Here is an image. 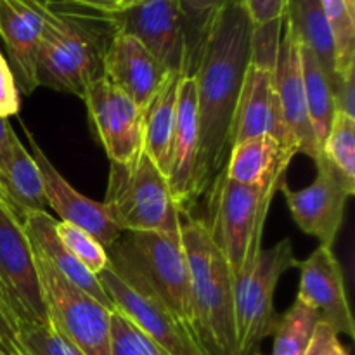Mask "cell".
I'll return each instance as SVG.
<instances>
[{
    "mask_svg": "<svg viewBox=\"0 0 355 355\" xmlns=\"http://www.w3.org/2000/svg\"><path fill=\"white\" fill-rule=\"evenodd\" d=\"M253 30L241 0H231L215 17L193 73L200 121V196L227 165L236 106L253 58Z\"/></svg>",
    "mask_w": 355,
    "mask_h": 355,
    "instance_id": "1",
    "label": "cell"
},
{
    "mask_svg": "<svg viewBox=\"0 0 355 355\" xmlns=\"http://www.w3.org/2000/svg\"><path fill=\"white\" fill-rule=\"evenodd\" d=\"M44 14L37 49L38 87L85 96L103 76V61L116 33L113 14L78 6L68 0L40 3Z\"/></svg>",
    "mask_w": 355,
    "mask_h": 355,
    "instance_id": "2",
    "label": "cell"
},
{
    "mask_svg": "<svg viewBox=\"0 0 355 355\" xmlns=\"http://www.w3.org/2000/svg\"><path fill=\"white\" fill-rule=\"evenodd\" d=\"M180 243L191 286V326L208 355H239L236 335L234 276L208 224L180 215Z\"/></svg>",
    "mask_w": 355,
    "mask_h": 355,
    "instance_id": "3",
    "label": "cell"
},
{
    "mask_svg": "<svg viewBox=\"0 0 355 355\" xmlns=\"http://www.w3.org/2000/svg\"><path fill=\"white\" fill-rule=\"evenodd\" d=\"M104 207L123 232L180 236V211L168 179L146 151L127 163L110 166Z\"/></svg>",
    "mask_w": 355,
    "mask_h": 355,
    "instance_id": "4",
    "label": "cell"
},
{
    "mask_svg": "<svg viewBox=\"0 0 355 355\" xmlns=\"http://www.w3.org/2000/svg\"><path fill=\"white\" fill-rule=\"evenodd\" d=\"M284 182L286 179L267 186H243L220 173L211 186L214 220L208 229L234 277L245 272L262 252L267 214Z\"/></svg>",
    "mask_w": 355,
    "mask_h": 355,
    "instance_id": "5",
    "label": "cell"
},
{
    "mask_svg": "<svg viewBox=\"0 0 355 355\" xmlns=\"http://www.w3.org/2000/svg\"><path fill=\"white\" fill-rule=\"evenodd\" d=\"M107 255L111 266L141 281L166 309L191 326L189 270L180 236L123 232Z\"/></svg>",
    "mask_w": 355,
    "mask_h": 355,
    "instance_id": "6",
    "label": "cell"
},
{
    "mask_svg": "<svg viewBox=\"0 0 355 355\" xmlns=\"http://www.w3.org/2000/svg\"><path fill=\"white\" fill-rule=\"evenodd\" d=\"M300 266L290 239L259 253L255 262L243 274L234 277L236 335L239 355L257 354L259 347L276 329L277 312L274 293L281 276Z\"/></svg>",
    "mask_w": 355,
    "mask_h": 355,
    "instance_id": "7",
    "label": "cell"
},
{
    "mask_svg": "<svg viewBox=\"0 0 355 355\" xmlns=\"http://www.w3.org/2000/svg\"><path fill=\"white\" fill-rule=\"evenodd\" d=\"M35 266L49 319L59 331L85 355H111L110 309L66 279L38 252Z\"/></svg>",
    "mask_w": 355,
    "mask_h": 355,
    "instance_id": "8",
    "label": "cell"
},
{
    "mask_svg": "<svg viewBox=\"0 0 355 355\" xmlns=\"http://www.w3.org/2000/svg\"><path fill=\"white\" fill-rule=\"evenodd\" d=\"M97 277L114 309L128 315L163 352L168 355H208L191 326L166 309L141 281L111 263Z\"/></svg>",
    "mask_w": 355,
    "mask_h": 355,
    "instance_id": "9",
    "label": "cell"
},
{
    "mask_svg": "<svg viewBox=\"0 0 355 355\" xmlns=\"http://www.w3.org/2000/svg\"><path fill=\"white\" fill-rule=\"evenodd\" d=\"M116 30L137 38L166 73L193 75L189 31L177 0H139L113 12Z\"/></svg>",
    "mask_w": 355,
    "mask_h": 355,
    "instance_id": "10",
    "label": "cell"
},
{
    "mask_svg": "<svg viewBox=\"0 0 355 355\" xmlns=\"http://www.w3.org/2000/svg\"><path fill=\"white\" fill-rule=\"evenodd\" d=\"M0 300L14 322H47L35 252L19 218L0 200Z\"/></svg>",
    "mask_w": 355,
    "mask_h": 355,
    "instance_id": "11",
    "label": "cell"
},
{
    "mask_svg": "<svg viewBox=\"0 0 355 355\" xmlns=\"http://www.w3.org/2000/svg\"><path fill=\"white\" fill-rule=\"evenodd\" d=\"M83 101L110 162L127 163L144 151V111L123 90L99 76Z\"/></svg>",
    "mask_w": 355,
    "mask_h": 355,
    "instance_id": "12",
    "label": "cell"
},
{
    "mask_svg": "<svg viewBox=\"0 0 355 355\" xmlns=\"http://www.w3.org/2000/svg\"><path fill=\"white\" fill-rule=\"evenodd\" d=\"M318 177L311 186L293 191L286 182L281 193L286 198L295 224L309 236H314L322 246L333 248L343 225L345 207L355 194V186L347 182L322 156L315 159Z\"/></svg>",
    "mask_w": 355,
    "mask_h": 355,
    "instance_id": "13",
    "label": "cell"
},
{
    "mask_svg": "<svg viewBox=\"0 0 355 355\" xmlns=\"http://www.w3.org/2000/svg\"><path fill=\"white\" fill-rule=\"evenodd\" d=\"M274 64L252 59L243 80L232 123V146L257 135H270L283 148L298 155L295 139L284 121L274 87Z\"/></svg>",
    "mask_w": 355,
    "mask_h": 355,
    "instance_id": "14",
    "label": "cell"
},
{
    "mask_svg": "<svg viewBox=\"0 0 355 355\" xmlns=\"http://www.w3.org/2000/svg\"><path fill=\"white\" fill-rule=\"evenodd\" d=\"M24 134L30 142L31 156L40 168L49 208H52L61 217V220L83 229L90 236H94L104 248L110 250L121 238L123 231L118 227L104 203L90 200L78 193L45 156V153L35 141L33 134L28 128H24Z\"/></svg>",
    "mask_w": 355,
    "mask_h": 355,
    "instance_id": "15",
    "label": "cell"
},
{
    "mask_svg": "<svg viewBox=\"0 0 355 355\" xmlns=\"http://www.w3.org/2000/svg\"><path fill=\"white\" fill-rule=\"evenodd\" d=\"M200 121L194 76H182L179 87L177 121L170 151L168 186L180 214H189L191 205L200 198Z\"/></svg>",
    "mask_w": 355,
    "mask_h": 355,
    "instance_id": "16",
    "label": "cell"
},
{
    "mask_svg": "<svg viewBox=\"0 0 355 355\" xmlns=\"http://www.w3.org/2000/svg\"><path fill=\"white\" fill-rule=\"evenodd\" d=\"M298 267L302 270V277L297 300L314 309L319 314V321L331 326L338 335L355 338L345 277L333 248L321 245Z\"/></svg>",
    "mask_w": 355,
    "mask_h": 355,
    "instance_id": "17",
    "label": "cell"
},
{
    "mask_svg": "<svg viewBox=\"0 0 355 355\" xmlns=\"http://www.w3.org/2000/svg\"><path fill=\"white\" fill-rule=\"evenodd\" d=\"M283 35L277 45L274 59V87L279 97L284 121L295 139L298 153H304L311 159H318L319 148L309 120L307 101H305L304 71H302L300 40L284 21Z\"/></svg>",
    "mask_w": 355,
    "mask_h": 355,
    "instance_id": "18",
    "label": "cell"
},
{
    "mask_svg": "<svg viewBox=\"0 0 355 355\" xmlns=\"http://www.w3.org/2000/svg\"><path fill=\"white\" fill-rule=\"evenodd\" d=\"M42 2L35 0H0V37L9 54V68L16 87L31 96L37 82V49L40 42L44 14Z\"/></svg>",
    "mask_w": 355,
    "mask_h": 355,
    "instance_id": "19",
    "label": "cell"
},
{
    "mask_svg": "<svg viewBox=\"0 0 355 355\" xmlns=\"http://www.w3.org/2000/svg\"><path fill=\"white\" fill-rule=\"evenodd\" d=\"M103 76L146 111L166 71L137 38L116 31L104 54Z\"/></svg>",
    "mask_w": 355,
    "mask_h": 355,
    "instance_id": "20",
    "label": "cell"
},
{
    "mask_svg": "<svg viewBox=\"0 0 355 355\" xmlns=\"http://www.w3.org/2000/svg\"><path fill=\"white\" fill-rule=\"evenodd\" d=\"M55 222L58 220H54L49 211H28L21 217V224L35 252L40 253L58 272H61L75 286L96 298L106 309L114 311L113 302L104 291L99 277L87 270L58 238Z\"/></svg>",
    "mask_w": 355,
    "mask_h": 355,
    "instance_id": "21",
    "label": "cell"
},
{
    "mask_svg": "<svg viewBox=\"0 0 355 355\" xmlns=\"http://www.w3.org/2000/svg\"><path fill=\"white\" fill-rule=\"evenodd\" d=\"M293 158L295 153L270 135H257L232 146L222 173L243 186H267L284 180Z\"/></svg>",
    "mask_w": 355,
    "mask_h": 355,
    "instance_id": "22",
    "label": "cell"
},
{
    "mask_svg": "<svg viewBox=\"0 0 355 355\" xmlns=\"http://www.w3.org/2000/svg\"><path fill=\"white\" fill-rule=\"evenodd\" d=\"M180 80L179 73H166L155 99L144 111V151L165 175H168Z\"/></svg>",
    "mask_w": 355,
    "mask_h": 355,
    "instance_id": "23",
    "label": "cell"
},
{
    "mask_svg": "<svg viewBox=\"0 0 355 355\" xmlns=\"http://www.w3.org/2000/svg\"><path fill=\"white\" fill-rule=\"evenodd\" d=\"M3 201L21 220L28 211H47L40 168L33 156L17 139L2 175Z\"/></svg>",
    "mask_w": 355,
    "mask_h": 355,
    "instance_id": "24",
    "label": "cell"
},
{
    "mask_svg": "<svg viewBox=\"0 0 355 355\" xmlns=\"http://www.w3.org/2000/svg\"><path fill=\"white\" fill-rule=\"evenodd\" d=\"M284 21L295 31L298 40L314 52L333 89L336 78L335 44L321 0H288Z\"/></svg>",
    "mask_w": 355,
    "mask_h": 355,
    "instance_id": "25",
    "label": "cell"
},
{
    "mask_svg": "<svg viewBox=\"0 0 355 355\" xmlns=\"http://www.w3.org/2000/svg\"><path fill=\"white\" fill-rule=\"evenodd\" d=\"M302 55V71H304V87L305 101H307L309 120H311L312 132H314L315 142H318L319 155H321L322 144L329 132L333 114H335V104H333V89L328 75L322 69L321 62L318 61L314 52L300 42Z\"/></svg>",
    "mask_w": 355,
    "mask_h": 355,
    "instance_id": "26",
    "label": "cell"
},
{
    "mask_svg": "<svg viewBox=\"0 0 355 355\" xmlns=\"http://www.w3.org/2000/svg\"><path fill=\"white\" fill-rule=\"evenodd\" d=\"M318 322L319 314L314 309L307 307L300 300L295 302L277 318L272 355H305Z\"/></svg>",
    "mask_w": 355,
    "mask_h": 355,
    "instance_id": "27",
    "label": "cell"
},
{
    "mask_svg": "<svg viewBox=\"0 0 355 355\" xmlns=\"http://www.w3.org/2000/svg\"><path fill=\"white\" fill-rule=\"evenodd\" d=\"M319 156H322L347 182L355 186V118L343 113L333 114Z\"/></svg>",
    "mask_w": 355,
    "mask_h": 355,
    "instance_id": "28",
    "label": "cell"
},
{
    "mask_svg": "<svg viewBox=\"0 0 355 355\" xmlns=\"http://www.w3.org/2000/svg\"><path fill=\"white\" fill-rule=\"evenodd\" d=\"M326 21L335 44V69L338 73L355 68V12L345 0H321Z\"/></svg>",
    "mask_w": 355,
    "mask_h": 355,
    "instance_id": "29",
    "label": "cell"
},
{
    "mask_svg": "<svg viewBox=\"0 0 355 355\" xmlns=\"http://www.w3.org/2000/svg\"><path fill=\"white\" fill-rule=\"evenodd\" d=\"M16 342L26 355H85L51 319L47 322H17Z\"/></svg>",
    "mask_w": 355,
    "mask_h": 355,
    "instance_id": "30",
    "label": "cell"
},
{
    "mask_svg": "<svg viewBox=\"0 0 355 355\" xmlns=\"http://www.w3.org/2000/svg\"><path fill=\"white\" fill-rule=\"evenodd\" d=\"M55 234L61 239L62 245L71 252V255L94 276H99L111 263L107 250L83 229L76 227L69 222L58 220L55 222Z\"/></svg>",
    "mask_w": 355,
    "mask_h": 355,
    "instance_id": "31",
    "label": "cell"
},
{
    "mask_svg": "<svg viewBox=\"0 0 355 355\" xmlns=\"http://www.w3.org/2000/svg\"><path fill=\"white\" fill-rule=\"evenodd\" d=\"M110 347L111 355H168L118 309L111 311Z\"/></svg>",
    "mask_w": 355,
    "mask_h": 355,
    "instance_id": "32",
    "label": "cell"
},
{
    "mask_svg": "<svg viewBox=\"0 0 355 355\" xmlns=\"http://www.w3.org/2000/svg\"><path fill=\"white\" fill-rule=\"evenodd\" d=\"M177 2H179L187 24V31H189V44L191 51H193L194 64H198L201 49H203L215 17L220 14V10L231 0H177Z\"/></svg>",
    "mask_w": 355,
    "mask_h": 355,
    "instance_id": "33",
    "label": "cell"
},
{
    "mask_svg": "<svg viewBox=\"0 0 355 355\" xmlns=\"http://www.w3.org/2000/svg\"><path fill=\"white\" fill-rule=\"evenodd\" d=\"M286 2L288 0H241L253 26H263L284 19Z\"/></svg>",
    "mask_w": 355,
    "mask_h": 355,
    "instance_id": "34",
    "label": "cell"
},
{
    "mask_svg": "<svg viewBox=\"0 0 355 355\" xmlns=\"http://www.w3.org/2000/svg\"><path fill=\"white\" fill-rule=\"evenodd\" d=\"M333 104L335 113L355 118V68L336 75L333 83Z\"/></svg>",
    "mask_w": 355,
    "mask_h": 355,
    "instance_id": "35",
    "label": "cell"
},
{
    "mask_svg": "<svg viewBox=\"0 0 355 355\" xmlns=\"http://www.w3.org/2000/svg\"><path fill=\"white\" fill-rule=\"evenodd\" d=\"M19 111V90L7 59L0 52V116L9 118Z\"/></svg>",
    "mask_w": 355,
    "mask_h": 355,
    "instance_id": "36",
    "label": "cell"
},
{
    "mask_svg": "<svg viewBox=\"0 0 355 355\" xmlns=\"http://www.w3.org/2000/svg\"><path fill=\"white\" fill-rule=\"evenodd\" d=\"M305 355H349L338 340V333L326 322L319 321Z\"/></svg>",
    "mask_w": 355,
    "mask_h": 355,
    "instance_id": "37",
    "label": "cell"
},
{
    "mask_svg": "<svg viewBox=\"0 0 355 355\" xmlns=\"http://www.w3.org/2000/svg\"><path fill=\"white\" fill-rule=\"evenodd\" d=\"M16 132L12 130V127L9 125L7 118L0 116V194H2V201H3V191H2V175L3 170H6L7 162H9L10 151H12L14 142L17 141ZM6 203V201H3Z\"/></svg>",
    "mask_w": 355,
    "mask_h": 355,
    "instance_id": "38",
    "label": "cell"
},
{
    "mask_svg": "<svg viewBox=\"0 0 355 355\" xmlns=\"http://www.w3.org/2000/svg\"><path fill=\"white\" fill-rule=\"evenodd\" d=\"M16 340V322L12 315L6 309V305L0 302V342L9 343Z\"/></svg>",
    "mask_w": 355,
    "mask_h": 355,
    "instance_id": "39",
    "label": "cell"
},
{
    "mask_svg": "<svg viewBox=\"0 0 355 355\" xmlns=\"http://www.w3.org/2000/svg\"><path fill=\"white\" fill-rule=\"evenodd\" d=\"M68 2L78 3V6L90 7V9L103 10V12H118L125 7L123 0H68Z\"/></svg>",
    "mask_w": 355,
    "mask_h": 355,
    "instance_id": "40",
    "label": "cell"
},
{
    "mask_svg": "<svg viewBox=\"0 0 355 355\" xmlns=\"http://www.w3.org/2000/svg\"><path fill=\"white\" fill-rule=\"evenodd\" d=\"M0 355H26V354L23 352V349H21V347L17 345L16 340H14V342H9V343L0 342Z\"/></svg>",
    "mask_w": 355,
    "mask_h": 355,
    "instance_id": "41",
    "label": "cell"
},
{
    "mask_svg": "<svg viewBox=\"0 0 355 355\" xmlns=\"http://www.w3.org/2000/svg\"><path fill=\"white\" fill-rule=\"evenodd\" d=\"M345 2H347V6L350 7V10L355 12V0H345Z\"/></svg>",
    "mask_w": 355,
    "mask_h": 355,
    "instance_id": "42",
    "label": "cell"
},
{
    "mask_svg": "<svg viewBox=\"0 0 355 355\" xmlns=\"http://www.w3.org/2000/svg\"><path fill=\"white\" fill-rule=\"evenodd\" d=\"M123 2H125V7H127V6H130V3L139 2V0H123Z\"/></svg>",
    "mask_w": 355,
    "mask_h": 355,
    "instance_id": "43",
    "label": "cell"
},
{
    "mask_svg": "<svg viewBox=\"0 0 355 355\" xmlns=\"http://www.w3.org/2000/svg\"><path fill=\"white\" fill-rule=\"evenodd\" d=\"M35 2H42V3H45V2H49V0H35Z\"/></svg>",
    "mask_w": 355,
    "mask_h": 355,
    "instance_id": "44",
    "label": "cell"
},
{
    "mask_svg": "<svg viewBox=\"0 0 355 355\" xmlns=\"http://www.w3.org/2000/svg\"><path fill=\"white\" fill-rule=\"evenodd\" d=\"M0 200H2V194H0Z\"/></svg>",
    "mask_w": 355,
    "mask_h": 355,
    "instance_id": "45",
    "label": "cell"
},
{
    "mask_svg": "<svg viewBox=\"0 0 355 355\" xmlns=\"http://www.w3.org/2000/svg\"><path fill=\"white\" fill-rule=\"evenodd\" d=\"M253 355H259V354H253Z\"/></svg>",
    "mask_w": 355,
    "mask_h": 355,
    "instance_id": "46",
    "label": "cell"
}]
</instances>
